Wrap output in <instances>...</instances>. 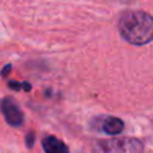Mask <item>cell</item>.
<instances>
[{"label": "cell", "instance_id": "8", "mask_svg": "<svg viewBox=\"0 0 153 153\" xmlns=\"http://www.w3.org/2000/svg\"><path fill=\"white\" fill-rule=\"evenodd\" d=\"M8 86L13 90H20V83H18V82H15V81H10L8 82Z\"/></svg>", "mask_w": 153, "mask_h": 153}, {"label": "cell", "instance_id": "7", "mask_svg": "<svg viewBox=\"0 0 153 153\" xmlns=\"http://www.w3.org/2000/svg\"><path fill=\"white\" fill-rule=\"evenodd\" d=\"M11 70H12V66H11V65H5V67L1 70V73H0V74H1V76L4 78V76H7L8 74H10Z\"/></svg>", "mask_w": 153, "mask_h": 153}, {"label": "cell", "instance_id": "9", "mask_svg": "<svg viewBox=\"0 0 153 153\" xmlns=\"http://www.w3.org/2000/svg\"><path fill=\"white\" fill-rule=\"evenodd\" d=\"M20 89L26 90V91H30V90H31V83H28V82H23V83H20Z\"/></svg>", "mask_w": 153, "mask_h": 153}, {"label": "cell", "instance_id": "10", "mask_svg": "<svg viewBox=\"0 0 153 153\" xmlns=\"http://www.w3.org/2000/svg\"><path fill=\"white\" fill-rule=\"evenodd\" d=\"M124 3H129V1H132V0H122Z\"/></svg>", "mask_w": 153, "mask_h": 153}, {"label": "cell", "instance_id": "5", "mask_svg": "<svg viewBox=\"0 0 153 153\" xmlns=\"http://www.w3.org/2000/svg\"><path fill=\"white\" fill-rule=\"evenodd\" d=\"M101 128L106 134L117 136L124 130V122L118 117H106L101 124Z\"/></svg>", "mask_w": 153, "mask_h": 153}, {"label": "cell", "instance_id": "3", "mask_svg": "<svg viewBox=\"0 0 153 153\" xmlns=\"http://www.w3.org/2000/svg\"><path fill=\"white\" fill-rule=\"evenodd\" d=\"M1 113L4 116L5 121L11 125V126H22L24 121V114L19 109V106L11 100L10 97L4 98L1 101Z\"/></svg>", "mask_w": 153, "mask_h": 153}, {"label": "cell", "instance_id": "2", "mask_svg": "<svg viewBox=\"0 0 153 153\" xmlns=\"http://www.w3.org/2000/svg\"><path fill=\"white\" fill-rule=\"evenodd\" d=\"M143 143L132 137L100 140L94 145V153H143Z\"/></svg>", "mask_w": 153, "mask_h": 153}, {"label": "cell", "instance_id": "6", "mask_svg": "<svg viewBox=\"0 0 153 153\" xmlns=\"http://www.w3.org/2000/svg\"><path fill=\"white\" fill-rule=\"evenodd\" d=\"M26 143H27V146H28V148H32V146H34V143H35V133H32V132L27 133V136H26Z\"/></svg>", "mask_w": 153, "mask_h": 153}, {"label": "cell", "instance_id": "1", "mask_svg": "<svg viewBox=\"0 0 153 153\" xmlns=\"http://www.w3.org/2000/svg\"><path fill=\"white\" fill-rule=\"evenodd\" d=\"M118 31L130 45H146L153 38V19L144 11H128L120 18Z\"/></svg>", "mask_w": 153, "mask_h": 153}, {"label": "cell", "instance_id": "4", "mask_svg": "<svg viewBox=\"0 0 153 153\" xmlns=\"http://www.w3.org/2000/svg\"><path fill=\"white\" fill-rule=\"evenodd\" d=\"M43 149L46 153H69L67 145L55 136H46L43 138Z\"/></svg>", "mask_w": 153, "mask_h": 153}]
</instances>
